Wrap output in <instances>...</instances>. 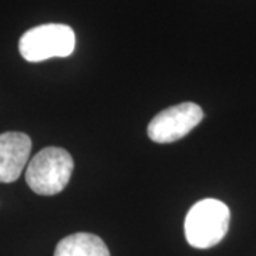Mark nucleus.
I'll return each instance as SVG.
<instances>
[{"instance_id":"f257e3e1","label":"nucleus","mask_w":256,"mask_h":256,"mask_svg":"<svg viewBox=\"0 0 256 256\" xmlns=\"http://www.w3.org/2000/svg\"><path fill=\"white\" fill-rule=\"evenodd\" d=\"M230 212L222 201L206 198L196 202L185 218V238L198 249L218 245L225 238L229 228Z\"/></svg>"},{"instance_id":"f03ea898","label":"nucleus","mask_w":256,"mask_h":256,"mask_svg":"<svg viewBox=\"0 0 256 256\" xmlns=\"http://www.w3.org/2000/svg\"><path fill=\"white\" fill-rule=\"evenodd\" d=\"M74 170L72 156L58 146H47L32 158L26 182L38 195H56L67 186Z\"/></svg>"},{"instance_id":"7ed1b4c3","label":"nucleus","mask_w":256,"mask_h":256,"mask_svg":"<svg viewBox=\"0 0 256 256\" xmlns=\"http://www.w3.org/2000/svg\"><path fill=\"white\" fill-rule=\"evenodd\" d=\"M76 48L74 30L67 24L47 23L28 30L18 40V52L30 63L68 57Z\"/></svg>"},{"instance_id":"20e7f679","label":"nucleus","mask_w":256,"mask_h":256,"mask_svg":"<svg viewBox=\"0 0 256 256\" xmlns=\"http://www.w3.org/2000/svg\"><path fill=\"white\" fill-rule=\"evenodd\" d=\"M204 118L195 102H182L158 112L148 124V137L158 144H170L191 132Z\"/></svg>"},{"instance_id":"39448f33","label":"nucleus","mask_w":256,"mask_h":256,"mask_svg":"<svg viewBox=\"0 0 256 256\" xmlns=\"http://www.w3.org/2000/svg\"><path fill=\"white\" fill-rule=\"evenodd\" d=\"M32 140L24 132L8 131L0 134V182L16 181L28 165Z\"/></svg>"},{"instance_id":"423d86ee","label":"nucleus","mask_w":256,"mask_h":256,"mask_svg":"<svg viewBox=\"0 0 256 256\" xmlns=\"http://www.w3.org/2000/svg\"><path fill=\"white\" fill-rule=\"evenodd\" d=\"M54 256H110V250L100 236L78 232L62 239L56 246Z\"/></svg>"}]
</instances>
